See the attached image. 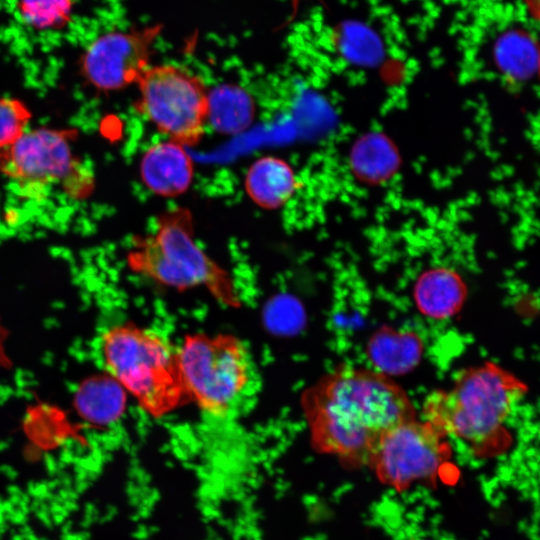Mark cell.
Wrapping results in <instances>:
<instances>
[{"instance_id": "ba28073f", "label": "cell", "mask_w": 540, "mask_h": 540, "mask_svg": "<svg viewBox=\"0 0 540 540\" xmlns=\"http://www.w3.org/2000/svg\"><path fill=\"white\" fill-rule=\"evenodd\" d=\"M445 437L426 420L406 421L381 438L368 465L382 483L403 490L437 476L451 455Z\"/></svg>"}, {"instance_id": "9a60e30c", "label": "cell", "mask_w": 540, "mask_h": 540, "mask_svg": "<svg viewBox=\"0 0 540 540\" xmlns=\"http://www.w3.org/2000/svg\"><path fill=\"white\" fill-rule=\"evenodd\" d=\"M494 54L498 68L511 79L526 80L537 72L539 46L523 31L511 30L501 35Z\"/></svg>"}, {"instance_id": "7a4b0ae2", "label": "cell", "mask_w": 540, "mask_h": 540, "mask_svg": "<svg viewBox=\"0 0 540 540\" xmlns=\"http://www.w3.org/2000/svg\"><path fill=\"white\" fill-rule=\"evenodd\" d=\"M524 393L525 386L513 374L485 363L459 373L449 389L432 391L424 400L423 415L444 435L484 451L504 437Z\"/></svg>"}, {"instance_id": "9c48e42d", "label": "cell", "mask_w": 540, "mask_h": 540, "mask_svg": "<svg viewBox=\"0 0 540 540\" xmlns=\"http://www.w3.org/2000/svg\"><path fill=\"white\" fill-rule=\"evenodd\" d=\"M162 29L161 24H154L99 35L81 57L83 77L101 92L137 84L151 66L153 48Z\"/></svg>"}, {"instance_id": "6da1fadb", "label": "cell", "mask_w": 540, "mask_h": 540, "mask_svg": "<svg viewBox=\"0 0 540 540\" xmlns=\"http://www.w3.org/2000/svg\"><path fill=\"white\" fill-rule=\"evenodd\" d=\"M301 407L312 446L350 465L369 464L381 438L416 419L407 393L387 374L341 366L305 389Z\"/></svg>"}, {"instance_id": "44dd1931", "label": "cell", "mask_w": 540, "mask_h": 540, "mask_svg": "<svg viewBox=\"0 0 540 540\" xmlns=\"http://www.w3.org/2000/svg\"><path fill=\"white\" fill-rule=\"evenodd\" d=\"M529 12L540 21V0H524Z\"/></svg>"}, {"instance_id": "d6986e66", "label": "cell", "mask_w": 540, "mask_h": 540, "mask_svg": "<svg viewBox=\"0 0 540 540\" xmlns=\"http://www.w3.org/2000/svg\"><path fill=\"white\" fill-rule=\"evenodd\" d=\"M71 0H20L19 10L31 26L44 29L64 23L70 15Z\"/></svg>"}, {"instance_id": "5bb4252c", "label": "cell", "mask_w": 540, "mask_h": 540, "mask_svg": "<svg viewBox=\"0 0 540 540\" xmlns=\"http://www.w3.org/2000/svg\"><path fill=\"white\" fill-rule=\"evenodd\" d=\"M74 402L83 419L94 425L106 426L123 414L126 391L110 375L96 376L80 385Z\"/></svg>"}, {"instance_id": "52a82bcc", "label": "cell", "mask_w": 540, "mask_h": 540, "mask_svg": "<svg viewBox=\"0 0 540 540\" xmlns=\"http://www.w3.org/2000/svg\"><path fill=\"white\" fill-rule=\"evenodd\" d=\"M134 109L169 140L196 146L204 136L208 93L198 75L175 64L150 66L138 83Z\"/></svg>"}, {"instance_id": "30bf717a", "label": "cell", "mask_w": 540, "mask_h": 540, "mask_svg": "<svg viewBox=\"0 0 540 540\" xmlns=\"http://www.w3.org/2000/svg\"><path fill=\"white\" fill-rule=\"evenodd\" d=\"M140 176L154 194L174 198L184 194L194 177V162L185 146L168 140L150 146L140 161Z\"/></svg>"}, {"instance_id": "8fae6325", "label": "cell", "mask_w": 540, "mask_h": 540, "mask_svg": "<svg viewBox=\"0 0 540 540\" xmlns=\"http://www.w3.org/2000/svg\"><path fill=\"white\" fill-rule=\"evenodd\" d=\"M467 288L454 270L438 267L425 271L414 286V300L418 310L434 319L455 315L463 306Z\"/></svg>"}, {"instance_id": "5b68a950", "label": "cell", "mask_w": 540, "mask_h": 540, "mask_svg": "<svg viewBox=\"0 0 540 540\" xmlns=\"http://www.w3.org/2000/svg\"><path fill=\"white\" fill-rule=\"evenodd\" d=\"M0 173L16 195L30 200H43L56 188L80 198L94 185L92 171L74 152L72 134L52 128L27 130L0 150Z\"/></svg>"}, {"instance_id": "ac0fdd59", "label": "cell", "mask_w": 540, "mask_h": 540, "mask_svg": "<svg viewBox=\"0 0 540 540\" xmlns=\"http://www.w3.org/2000/svg\"><path fill=\"white\" fill-rule=\"evenodd\" d=\"M338 45L345 57L360 64H374L381 56V42L366 26L347 22L337 30Z\"/></svg>"}, {"instance_id": "3957f363", "label": "cell", "mask_w": 540, "mask_h": 540, "mask_svg": "<svg viewBox=\"0 0 540 540\" xmlns=\"http://www.w3.org/2000/svg\"><path fill=\"white\" fill-rule=\"evenodd\" d=\"M129 270L178 291L202 287L220 304L239 308L241 299L230 273L197 244L189 209L161 213L155 229L132 239L126 255Z\"/></svg>"}, {"instance_id": "2e32d148", "label": "cell", "mask_w": 540, "mask_h": 540, "mask_svg": "<svg viewBox=\"0 0 540 540\" xmlns=\"http://www.w3.org/2000/svg\"><path fill=\"white\" fill-rule=\"evenodd\" d=\"M373 361L383 371L393 373L411 368L421 352L419 339L411 333L379 332L370 343Z\"/></svg>"}, {"instance_id": "4fadbf2b", "label": "cell", "mask_w": 540, "mask_h": 540, "mask_svg": "<svg viewBox=\"0 0 540 540\" xmlns=\"http://www.w3.org/2000/svg\"><path fill=\"white\" fill-rule=\"evenodd\" d=\"M255 114V102L241 86L221 84L209 90L207 124L216 132L243 133L253 123Z\"/></svg>"}, {"instance_id": "277c9868", "label": "cell", "mask_w": 540, "mask_h": 540, "mask_svg": "<svg viewBox=\"0 0 540 540\" xmlns=\"http://www.w3.org/2000/svg\"><path fill=\"white\" fill-rule=\"evenodd\" d=\"M101 353L108 374L150 416L163 417L189 402L177 349L156 331L131 323L113 326L102 336Z\"/></svg>"}, {"instance_id": "ffe728a7", "label": "cell", "mask_w": 540, "mask_h": 540, "mask_svg": "<svg viewBox=\"0 0 540 540\" xmlns=\"http://www.w3.org/2000/svg\"><path fill=\"white\" fill-rule=\"evenodd\" d=\"M31 114L23 102L0 98V150L10 146L28 130Z\"/></svg>"}, {"instance_id": "e0dca14e", "label": "cell", "mask_w": 540, "mask_h": 540, "mask_svg": "<svg viewBox=\"0 0 540 540\" xmlns=\"http://www.w3.org/2000/svg\"><path fill=\"white\" fill-rule=\"evenodd\" d=\"M391 145L378 135H371L359 142L352 154V164L357 173L368 180H378L389 175L395 166Z\"/></svg>"}, {"instance_id": "7402d4cb", "label": "cell", "mask_w": 540, "mask_h": 540, "mask_svg": "<svg viewBox=\"0 0 540 540\" xmlns=\"http://www.w3.org/2000/svg\"><path fill=\"white\" fill-rule=\"evenodd\" d=\"M537 73L540 77V46H539V58H538V68H537Z\"/></svg>"}, {"instance_id": "8992f818", "label": "cell", "mask_w": 540, "mask_h": 540, "mask_svg": "<svg viewBox=\"0 0 540 540\" xmlns=\"http://www.w3.org/2000/svg\"><path fill=\"white\" fill-rule=\"evenodd\" d=\"M177 356L189 402L210 416L230 414L251 383V357L234 335H186Z\"/></svg>"}, {"instance_id": "7c38bea8", "label": "cell", "mask_w": 540, "mask_h": 540, "mask_svg": "<svg viewBox=\"0 0 540 540\" xmlns=\"http://www.w3.org/2000/svg\"><path fill=\"white\" fill-rule=\"evenodd\" d=\"M244 187L249 198L265 209H277L287 203L297 189V178L283 159L263 156L247 170Z\"/></svg>"}]
</instances>
